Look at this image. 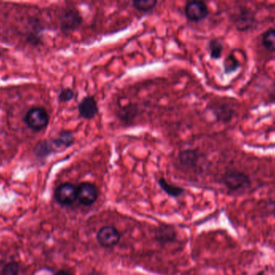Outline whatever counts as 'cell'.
Masks as SVG:
<instances>
[{
	"instance_id": "16",
	"label": "cell",
	"mask_w": 275,
	"mask_h": 275,
	"mask_svg": "<svg viewBox=\"0 0 275 275\" xmlns=\"http://www.w3.org/2000/svg\"><path fill=\"white\" fill-rule=\"evenodd\" d=\"M262 44L266 50L275 52V29H268L262 36Z\"/></svg>"
},
{
	"instance_id": "14",
	"label": "cell",
	"mask_w": 275,
	"mask_h": 275,
	"mask_svg": "<svg viewBox=\"0 0 275 275\" xmlns=\"http://www.w3.org/2000/svg\"><path fill=\"white\" fill-rule=\"evenodd\" d=\"M209 54L213 59L217 60L221 58L223 53V44L217 39H212L209 43Z\"/></svg>"
},
{
	"instance_id": "19",
	"label": "cell",
	"mask_w": 275,
	"mask_h": 275,
	"mask_svg": "<svg viewBox=\"0 0 275 275\" xmlns=\"http://www.w3.org/2000/svg\"><path fill=\"white\" fill-rule=\"evenodd\" d=\"M19 270V267L17 262H9L3 268L1 275H18Z\"/></svg>"
},
{
	"instance_id": "5",
	"label": "cell",
	"mask_w": 275,
	"mask_h": 275,
	"mask_svg": "<svg viewBox=\"0 0 275 275\" xmlns=\"http://www.w3.org/2000/svg\"><path fill=\"white\" fill-rule=\"evenodd\" d=\"M121 240V234L114 226H104L97 232V241L103 248H113Z\"/></svg>"
},
{
	"instance_id": "6",
	"label": "cell",
	"mask_w": 275,
	"mask_h": 275,
	"mask_svg": "<svg viewBox=\"0 0 275 275\" xmlns=\"http://www.w3.org/2000/svg\"><path fill=\"white\" fill-rule=\"evenodd\" d=\"M184 13L188 20L196 23L206 19L209 15V11L205 3L202 1H192L186 4L184 8Z\"/></svg>"
},
{
	"instance_id": "1",
	"label": "cell",
	"mask_w": 275,
	"mask_h": 275,
	"mask_svg": "<svg viewBox=\"0 0 275 275\" xmlns=\"http://www.w3.org/2000/svg\"><path fill=\"white\" fill-rule=\"evenodd\" d=\"M222 181L230 191H245L251 188V177L245 173L237 170H227L223 175Z\"/></svg>"
},
{
	"instance_id": "22",
	"label": "cell",
	"mask_w": 275,
	"mask_h": 275,
	"mask_svg": "<svg viewBox=\"0 0 275 275\" xmlns=\"http://www.w3.org/2000/svg\"><path fill=\"white\" fill-rule=\"evenodd\" d=\"M0 55H1V53H0Z\"/></svg>"
},
{
	"instance_id": "10",
	"label": "cell",
	"mask_w": 275,
	"mask_h": 275,
	"mask_svg": "<svg viewBox=\"0 0 275 275\" xmlns=\"http://www.w3.org/2000/svg\"><path fill=\"white\" fill-rule=\"evenodd\" d=\"M51 143L54 149H58V151L65 150L73 145V134L68 131H62L58 134L57 138L52 141Z\"/></svg>"
},
{
	"instance_id": "15",
	"label": "cell",
	"mask_w": 275,
	"mask_h": 275,
	"mask_svg": "<svg viewBox=\"0 0 275 275\" xmlns=\"http://www.w3.org/2000/svg\"><path fill=\"white\" fill-rule=\"evenodd\" d=\"M134 8L141 12H149L156 8V0H135L132 3Z\"/></svg>"
},
{
	"instance_id": "12",
	"label": "cell",
	"mask_w": 275,
	"mask_h": 275,
	"mask_svg": "<svg viewBox=\"0 0 275 275\" xmlns=\"http://www.w3.org/2000/svg\"><path fill=\"white\" fill-rule=\"evenodd\" d=\"M179 159L181 164L184 167H193L199 160V154L195 150L187 149V150L181 152L179 155Z\"/></svg>"
},
{
	"instance_id": "18",
	"label": "cell",
	"mask_w": 275,
	"mask_h": 275,
	"mask_svg": "<svg viewBox=\"0 0 275 275\" xmlns=\"http://www.w3.org/2000/svg\"><path fill=\"white\" fill-rule=\"evenodd\" d=\"M55 151L54 146L52 143H48L47 142H42L37 144L36 147V152L37 157H44L50 153Z\"/></svg>"
},
{
	"instance_id": "8",
	"label": "cell",
	"mask_w": 275,
	"mask_h": 275,
	"mask_svg": "<svg viewBox=\"0 0 275 275\" xmlns=\"http://www.w3.org/2000/svg\"><path fill=\"white\" fill-rule=\"evenodd\" d=\"M78 112L82 118L92 120L98 114V106L95 98L92 96H86L78 104Z\"/></svg>"
},
{
	"instance_id": "9",
	"label": "cell",
	"mask_w": 275,
	"mask_h": 275,
	"mask_svg": "<svg viewBox=\"0 0 275 275\" xmlns=\"http://www.w3.org/2000/svg\"><path fill=\"white\" fill-rule=\"evenodd\" d=\"M155 237L157 242L160 244H168L177 239V230L172 225L162 224L156 228Z\"/></svg>"
},
{
	"instance_id": "17",
	"label": "cell",
	"mask_w": 275,
	"mask_h": 275,
	"mask_svg": "<svg viewBox=\"0 0 275 275\" xmlns=\"http://www.w3.org/2000/svg\"><path fill=\"white\" fill-rule=\"evenodd\" d=\"M239 66V61L234 54H230L224 61V71L226 74L235 72Z\"/></svg>"
},
{
	"instance_id": "21",
	"label": "cell",
	"mask_w": 275,
	"mask_h": 275,
	"mask_svg": "<svg viewBox=\"0 0 275 275\" xmlns=\"http://www.w3.org/2000/svg\"><path fill=\"white\" fill-rule=\"evenodd\" d=\"M54 275H72V273H68V272L65 271V270H59Z\"/></svg>"
},
{
	"instance_id": "3",
	"label": "cell",
	"mask_w": 275,
	"mask_h": 275,
	"mask_svg": "<svg viewBox=\"0 0 275 275\" xmlns=\"http://www.w3.org/2000/svg\"><path fill=\"white\" fill-rule=\"evenodd\" d=\"M56 201L62 206H71L78 199V187L65 182L57 187L54 192Z\"/></svg>"
},
{
	"instance_id": "2",
	"label": "cell",
	"mask_w": 275,
	"mask_h": 275,
	"mask_svg": "<svg viewBox=\"0 0 275 275\" xmlns=\"http://www.w3.org/2000/svg\"><path fill=\"white\" fill-rule=\"evenodd\" d=\"M24 121L31 129L40 131L47 127L49 122V117L43 107H33L25 116Z\"/></svg>"
},
{
	"instance_id": "7",
	"label": "cell",
	"mask_w": 275,
	"mask_h": 275,
	"mask_svg": "<svg viewBox=\"0 0 275 275\" xmlns=\"http://www.w3.org/2000/svg\"><path fill=\"white\" fill-rule=\"evenodd\" d=\"M98 191L94 184L82 182L78 186V199L83 206H91L97 201Z\"/></svg>"
},
{
	"instance_id": "13",
	"label": "cell",
	"mask_w": 275,
	"mask_h": 275,
	"mask_svg": "<svg viewBox=\"0 0 275 275\" xmlns=\"http://www.w3.org/2000/svg\"><path fill=\"white\" fill-rule=\"evenodd\" d=\"M213 112L217 120L223 122H228L234 115V111L226 105L219 106L213 110Z\"/></svg>"
},
{
	"instance_id": "4",
	"label": "cell",
	"mask_w": 275,
	"mask_h": 275,
	"mask_svg": "<svg viewBox=\"0 0 275 275\" xmlns=\"http://www.w3.org/2000/svg\"><path fill=\"white\" fill-rule=\"evenodd\" d=\"M82 22L83 18L76 8H68L61 12L60 23L61 30L65 33L77 30Z\"/></svg>"
},
{
	"instance_id": "20",
	"label": "cell",
	"mask_w": 275,
	"mask_h": 275,
	"mask_svg": "<svg viewBox=\"0 0 275 275\" xmlns=\"http://www.w3.org/2000/svg\"><path fill=\"white\" fill-rule=\"evenodd\" d=\"M75 96H76L75 92L72 89H70V88H63L60 91L58 98H59L60 101L62 102V103H67V102L73 100Z\"/></svg>"
},
{
	"instance_id": "11",
	"label": "cell",
	"mask_w": 275,
	"mask_h": 275,
	"mask_svg": "<svg viewBox=\"0 0 275 275\" xmlns=\"http://www.w3.org/2000/svg\"><path fill=\"white\" fill-rule=\"evenodd\" d=\"M158 184L168 196L173 197V198H179V197L184 195V188L169 184L168 181L164 178H159L158 179Z\"/></svg>"
}]
</instances>
